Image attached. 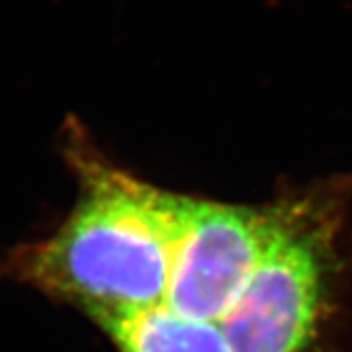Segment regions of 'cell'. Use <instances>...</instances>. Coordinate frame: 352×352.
I'll return each instance as SVG.
<instances>
[{"label": "cell", "mask_w": 352, "mask_h": 352, "mask_svg": "<svg viewBox=\"0 0 352 352\" xmlns=\"http://www.w3.org/2000/svg\"><path fill=\"white\" fill-rule=\"evenodd\" d=\"M342 201L329 188L272 201L261 256L223 319L231 352H305L325 315Z\"/></svg>", "instance_id": "7a4b0ae2"}, {"label": "cell", "mask_w": 352, "mask_h": 352, "mask_svg": "<svg viewBox=\"0 0 352 352\" xmlns=\"http://www.w3.org/2000/svg\"><path fill=\"white\" fill-rule=\"evenodd\" d=\"M78 200L45 239L10 252L18 282L73 305L94 323L164 303L182 196L116 168L76 143Z\"/></svg>", "instance_id": "6da1fadb"}, {"label": "cell", "mask_w": 352, "mask_h": 352, "mask_svg": "<svg viewBox=\"0 0 352 352\" xmlns=\"http://www.w3.org/2000/svg\"><path fill=\"white\" fill-rule=\"evenodd\" d=\"M118 352H231L221 323L175 314L164 303L96 323Z\"/></svg>", "instance_id": "277c9868"}, {"label": "cell", "mask_w": 352, "mask_h": 352, "mask_svg": "<svg viewBox=\"0 0 352 352\" xmlns=\"http://www.w3.org/2000/svg\"><path fill=\"white\" fill-rule=\"evenodd\" d=\"M272 221V204L239 206L182 196L164 305L223 323L247 286Z\"/></svg>", "instance_id": "3957f363"}]
</instances>
